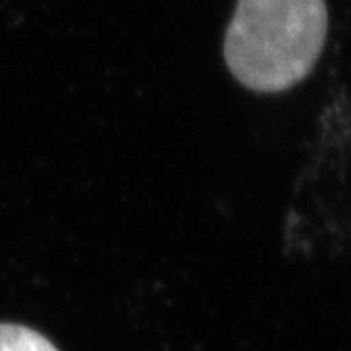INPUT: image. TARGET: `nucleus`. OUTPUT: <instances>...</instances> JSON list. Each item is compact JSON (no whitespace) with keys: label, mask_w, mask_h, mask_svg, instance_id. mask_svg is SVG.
I'll return each mask as SVG.
<instances>
[{"label":"nucleus","mask_w":351,"mask_h":351,"mask_svg":"<svg viewBox=\"0 0 351 351\" xmlns=\"http://www.w3.org/2000/svg\"><path fill=\"white\" fill-rule=\"evenodd\" d=\"M328 36L324 0H239L225 59L242 86L274 94L311 75Z\"/></svg>","instance_id":"obj_1"},{"label":"nucleus","mask_w":351,"mask_h":351,"mask_svg":"<svg viewBox=\"0 0 351 351\" xmlns=\"http://www.w3.org/2000/svg\"><path fill=\"white\" fill-rule=\"evenodd\" d=\"M0 351H59L49 339L32 328L0 324Z\"/></svg>","instance_id":"obj_2"}]
</instances>
